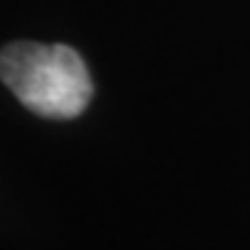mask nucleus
<instances>
[{
    "label": "nucleus",
    "instance_id": "f257e3e1",
    "mask_svg": "<svg viewBox=\"0 0 250 250\" xmlns=\"http://www.w3.org/2000/svg\"><path fill=\"white\" fill-rule=\"evenodd\" d=\"M0 77L21 105L51 120L82 115L95 95L84 59L66 43H8L0 54Z\"/></svg>",
    "mask_w": 250,
    "mask_h": 250
}]
</instances>
